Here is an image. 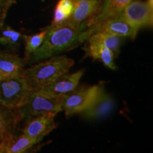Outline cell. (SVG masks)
Masks as SVG:
<instances>
[{"instance_id":"6da1fadb","label":"cell","mask_w":153,"mask_h":153,"mask_svg":"<svg viewBox=\"0 0 153 153\" xmlns=\"http://www.w3.org/2000/svg\"><path fill=\"white\" fill-rule=\"evenodd\" d=\"M44 28L46 34L43 43L26 60L27 64L45 60L76 47L80 44V33L86 29V26L65 21L60 24H51Z\"/></svg>"},{"instance_id":"7a4b0ae2","label":"cell","mask_w":153,"mask_h":153,"mask_svg":"<svg viewBox=\"0 0 153 153\" xmlns=\"http://www.w3.org/2000/svg\"><path fill=\"white\" fill-rule=\"evenodd\" d=\"M24 69L22 74L23 79L31 91H38L68 73L74 61L65 55H58Z\"/></svg>"},{"instance_id":"3957f363","label":"cell","mask_w":153,"mask_h":153,"mask_svg":"<svg viewBox=\"0 0 153 153\" xmlns=\"http://www.w3.org/2000/svg\"><path fill=\"white\" fill-rule=\"evenodd\" d=\"M19 108L22 120L38 115L55 114L62 111V96L48 97L38 91H31L27 100Z\"/></svg>"},{"instance_id":"277c9868","label":"cell","mask_w":153,"mask_h":153,"mask_svg":"<svg viewBox=\"0 0 153 153\" xmlns=\"http://www.w3.org/2000/svg\"><path fill=\"white\" fill-rule=\"evenodd\" d=\"M138 30L139 29L126 22L119 14L118 16L106 19L86 28V29L80 33L79 41L80 43H84L92 34L97 32H107L116 34L120 37H128L135 39Z\"/></svg>"},{"instance_id":"5b68a950","label":"cell","mask_w":153,"mask_h":153,"mask_svg":"<svg viewBox=\"0 0 153 153\" xmlns=\"http://www.w3.org/2000/svg\"><path fill=\"white\" fill-rule=\"evenodd\" d=\"M31 90L22 76L0 80V104L19 108L27 100Z\"/></svg>"},{"instance_id":"8992f818","label":"cell","mask_w":153,"mask_h":153,"mask_svg":"<svg viewBox=\"0 0 153 153\" xmlns=\"http://www.w3.org/2000/svg\"><path fill=\"white\" fill-rule=\"evenodd\" d=\"M99 87V84L76 87L73 91L62 96V109L67 117L80 114L85 110L94 98Z\"/></svg>"},{"instance_id":"52a82bcc","label":"cell","mask_w":153,"mask_h":153,"mask_svg":"<svg viewBox=\"0 0 153 153\" xmlns=\"http://www.w3.org/2000/svg\"><path fill=\"white\" fill-rule=\"evenodd\" d=\"M120 16L130 24L140 29L153 24V0H131L124 7Z\"/></svg>"},{"instance_id":"ba28073f","label":"cell","mask_w":153,"mask_h":153,"mask_svg":"<svg viewBox=\"0 0 153 153\" xmlns=\"http://www.w3.org/2000/svg\"><path fill=\"white\" fill-rule=\"evenodd\" d=\"M114 101L107 93L102 84H99L97 93L91 102L80 113L83 118L88 120H99L111 114L114 108Z\"/></svg>"},{"instance_id":"9c48e42d","label":"cell","mask_w":153,"mask_h":153,"mask_svg":"<svg viewBox=\"0 0 153 153\" xmlns=\"http://www.w3.org/2000/svg\"><path fill=\"white\" fill-rule=\"evenodd\" d=\"M57 114L38 115L25 120V124L21 129L22 133L41 142L44 137L56 128L55 118Z\"/></svg>"},{"instance_id":"30bf717a","label":"cell","mask_w":153,"mask_h":153,"mask_svg":"<svg viewBox=\"0 0 153 153\" xmlns=\"http://www.w3.org/2000/svg\"><path fill=\"white\" fill-rule=\"evenodd\" d=\"M83 74L84 70H82L72 74H68V72L58 76L52 83L39 89L38 91L48 97H60L65 95L78 87Z\"/></svg>"},{"instance_id":"8fae6325","label":"cell","mask_w":153,"mask_h":153,"mask_svg":"<svg viewBox=\"0 0 153 153\" xmlns=\"http://www.w3.org/2000/svg\"><path fill=\"white\" fill-rule=\"evenodd\" d=\"M86 41L85 48L86 56L92 57L94 60H100L105 66L111 70H116L117 66L114 62L115 55L111 50L99 41L94 35H91Z\"/></svg>"},{"instance_id":"7c38bea8","label":"cell","mask_w":153,"mask_h":153,"mask_svg":"<svg viewBox=\"0 0 153 153\" xmlns=\"http://www.w3.org/2000/svg\"><path fill=\"white\" fill-rule=\"evenodd\" d=\"M26 65V60L19 55L0 51V80L22 76Z\"/></svg>"},{"instance_id":"4fadbf2b","label":"cell","mask_w":153,"mask_h":153,"mask_svg":"<svg viewBox=\"0 0 153 153\" xmlns=\"http://www.w3.org/2000/svg\"><path fill=\"white\" fill-rule=\"evenodd\" d=\"M131 0H101L98 10L86 22V28L118 16Z\"/></svg>"},{"instance_id":"5bb4252c","label":"cell","mask_w":153,"mask_h":153,"mask_svg":"<svg viewBox=\"0 0 153 153\" xmlns=\"http://www.w3.org/2000/svg\"><path fill=\"white\" fill-rule=\"evenodd\" d=\"M72 2L73 11L67 21L74 24L85 25L98 10L101 0H72Z\"/></svg>"},{"instance_id":"9a60e30c","label":"cell","mask_w":153,"mask_h":153,"mask_svg":"<svg viewBox=\"0 0 153 153\" xmlns=\"http://www.w3.org/2000/svg\"><path fill=\"white\" fill-rule=\"evenodd\" d=\"M22 121V116L19 108H9L0 104V140L14 133Z\"/></svg>"},{"instance_id":"2e32d148","label":"cell","mask_w":153,"mask_h":153,"mask_svg":"<svg viewBox=\"0 0 153 153\" xmlns=\"http://www.w3.org/2000/svg\"><path fill=\"white\" fill-rule=\"evenodd\" d=\"M4 153H23L37 145L39 141L22 133L17 135L13 133L1 140Z\"/></svg>"},{"instance_id":"e0dca14e","label":"cell","mask_w":153,"mask_h":153,"mask_svg":"<svg viewBox=\"0 0 153 153\" xmlns=\"http://www.w3.org/2000/svg\"><path fill=\"white\" fill-rule=\"evenodd\" d=\"M24 36L9 26L0 22V45L14 52L20 47Z\"/></svg>"},{"instance_id":"ac0fdd59","label":"cell","mask_w":153,"mask_h":153,"mask_svg":"<svg viewBox=\"0 0 153 153\" xmlns=\"http://www.w3.org/2000/svg\"><path fill=\"white\" fill-rule=\"evenodd\" d=\"M72 0H59L54 10L53 24H60L70 18L73 11Z\"/></svg>"},{"instance_id":"d6986e66","label":"cell","mask_w":153,"mask_h":153,"mask_svg":"<svg viewBox=\"0 0 153 153\" xmlns=\"http://www.w3.org/2000/svg\"><path fill=\"white\" fill-rule=\"evenodd\" d=\"M99 41L108 48L112 51L115 57H117L120 53L122 38L120 36L107 32H97L92 34Z\"/></svg>"},{"instance_id":"ffe728a7","label":"cell","mask_w":153,"mask_h":153,"mask_svg":"<svg viewBox=\"0 0 153 153\" xmlns=\"http://www.w3.org/2000/svg\"><path fill=\"white\" fill-rule=\"evenodd\" d=\"M46 34V30L43 28L39 33L30 36H24L25 41V60H27L30 55L41 46Z\"/></svg>"},{"instance_id":"44dd1931","label":"cell","mask_w":153,"mask_h":153,"mask_svg":"<svg viewBox=\"0 0 153 153\" xmlns=\"http://www.w3.org/2000/svg\"><path fill=\"white\" fill-rule=\"evenodd\" d=\"M15 3L16 0H0V22H4L9 9Z\"/></svg>"},{"instance_id":"7402d4cb","label":"cell","mask_w":153,"mask_h":153,"mask_svg":"<svg viewBox=\"0 0 153 153\" xmlns=\"http://www.w3.org/2000/svg\"><path fill=\"white\" fill-rule=\"evenodd\" d=\"M0 153H4V145L2 143H0Z\"/></svg>"}]
</instances>
